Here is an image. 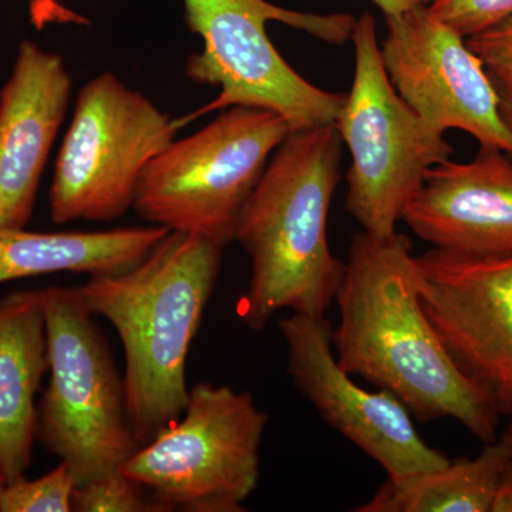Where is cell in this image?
Segmentation results:
<instances>
[{
  "label": "cell",
  "mask_w": 512,
  "mask_h": 512,
  "mask_svg": "<svg viewBox=\"0 0 512 512\" xmlns=\"http://www.w3.org/2000/svg\"><path fill=\"white\" fill-rule=\"evenodd\" d=\"M350 40L355 76L333 123L352 158L346 211L367 234L390 237L427 173L450 160L454 148L394 89L370 13L356 19Z\"/></svg>",
  "instance_id": "7"
},
{
  "label": "cell",
  "mask_w": 512,
  "mask_h": 512,
  "mask_svg": "<svg viewBox=\"0 0 512 512\" xmlns=\"http://www.w3.org/2000/svg\"><path fill=\"white\" fill-rule=\"evenodd\" d=\"M170 232L158 225L94 232L0 228V284L56 272L120 274L143 262Z\"/></svg>",
  "instance_id": "16"
},
{
  "label": "cell",
  "mask_w": 512,
  "mask_h": 512,
  "mask_svg": "<svg viewBox=\"0 0 512 512\" xmlns=\"http://www.w3.org/2000/svg\"><path fill=\"white\" fill-rule=\"evenodd\" d=\"M493 512H512V458L505 470L503 483L498 491Z\"/></svg>",
  "instance_id": "23"
},
{
  "label": "cell",
  "mask_w": 512,
  "mask_h": 512,
  "mask_svg": "<svg viewBox=\"0 0 512 512\" xmlns=\"http://www.w3.org/2000/svg\"><path fill=\"white\" fill-rule=\"evenodd\" d=\"M177 120L147 96L100 73L79 96L49 191L55 224L107 222L133 208L146 165L174 140Z\"/></svg>",
  "instance_id": "9"
},
{
  "label": "cell",
  "mask_w": 512,
  "mask_h": 512,
  "mask_svg": "<svg viewBox=\"0 0 512 512\" xmlns=\"http://www.w3.org/2000/svg\"><path fill=\"white\" fill-rule=\"evenodd\" d=\"M508 419H510V421H508L507 427H505V430L503 433H501V436H498V439L503 441L505 446L510 448L512 451V416L508 417Z\"/></svg>",
  "instance_id": "24"
},
{
  "label": "cell",
  "mask_w": 512,
  "mask_h": 512,
  "mask_svg": "<svg viewBox=\"0 0 512 512\" xmlns=\"http://www.w3.org/2000/svg\"><path fill=\"white\" fill-rule=\"evenodd\" d=\"M73 511L77 512H168L144 485L121 470L111 471L83 485L73 494Z\"/></svg>",
  "instance_id": "18"
},
{
  "label": "cell",
  "mask_w": 512,
  "mask_h": 512,
  "mask_svg": "<svg viewBox=\"0 0 512 512\" xmlns=\"http://www.w3.org/2000/svg\"><path fill=\"white\" fill-rule=\"evenodd\" d=\"M74 490L76 480L72 471L60 461L36 480L23 476L6 483L0 493V512H70Z\"/></svg>",
  "instance_id": "19"
},
{
  "label": "cell",
  "mask_w": 512,
  "mask_h": 512,
  "mask_svg": "<svg viewBox=\"0 0 512 512\" xmlns=\"http://www.w3.org/2000/svg\"><path fill=\"white\" fill-rule=\"evenodd\" d=\"M335 302L330 339L345 372L393 394L423 423L454 419L485 444L498 439L494 400L461 372L421 306L409 238L356 232Z\"/></svg>",
  "instance_id": "1"
},
{
  "label": "cell",
  "mask_w": 512,
  "mask_h": 512,
  "mask_svg": "<svg viewBox=\"0 0 512 512\" xmlns=\"http://www.w3.org/2000/svg\"><path fill=\"white\" fill-rule=\"evenodd\" d=\"M289 133L272 111L229 107L197 133L174 138L146 165L133 210L150 225L227 247L266 165Z\"/></svg>",
  "instance_id": "6"
},
{
  "label": "cell",
  "mask_w": 512,
  "mask_h": 512,
  "mask_svg": "<svg viewBox=\"0 0 512 512\" xmlns=\"http://www.w3.org/2000/svg\"><path fill=\"white\" fill-rule=\"evenodd\" d=\"M49 349L42 289L0 299V474L25 476L36 441L37 404Z\"/></svg>",
  "instance_id": "15"
},
{
  "label": "cell",
  "mask_w": 512,
  "mask_h": 512,
  "mask_svg": "<svg viewBox=\"0 0 512 512\" xmlns=\"http://www.w3.org/2000/svg\"><path fill=\"white\" fill-rule=\"evenodd\" d=\"M466 40L483 63L497 97L500 119L512 137V16Z\"/></svg>",
  "instance_id": "20"
},
{
  "label": "cell",
  "mask_w": 512,
  "mask_h": 512,
  "mask_svg": "<svg viewBox=\"0 0 512 512\" xmlns=\"http://www.w3.org/2000/svg\"><path fill=\"white\" fill-rule=\"evenodd\" d=\"M222 249L197 235L170 232L134 268L92 276L76 288L87 309L119 335L128 417L141 447L187 407L188 352L217 286Z\"/></svg>",
  "instance_id": "2"
},
{
  "label": "cell",
  "mask_w": 512,
  "mask_h": 512,
  "mask_svg": "<svg viewBox=\"0 0 512 512\" xmlns=\"http://www.w3.org/2000/svg\"><path fill=\"white\" fill-rule=\"evenodd\" d=\"M384 20V69L407 106L441 133L461 130L480 146L512 156L493 86L466 37L434 18L427 6Z\"/></svg>",
  "instance_id": "10"
},
{
  "label": "cell",
  "mask_w": 512,
  "mask_h": 512,
  "mask_svg": "<svg viewBox=\"0 0 512 512\" xmlns=\"http://www.w3.org/2000/svg\"><path fill=\"white\" fill-rule=\"evenodd\" d=\"M278 325L298 392L329 427L377 461L387 478L417 476L450 463L424 443L397 397L386 390L367 392L340 367L325 318L292 313Z\"/></svg>",
  "instance_id": "11"
},
{
  "label": "cell",
  "mask_w": 512,
  "mask_h": 512,
  "mask_svg": "<svg viewBox=\"0 0 512 512\" xmlns=\"http://www.w3.org/2000/svg\"><path fill=\"white\" fill-rule=\"evenodd\" d=\"M188 29L200 36L184 73L192 83L220 87V96L195 116L229 107H256L278 114L289 130L335 123L346 94L328 92L286 62L266 33L279 22L332 45H345L356 19L348 13L316 15L281 8L268 0H183Z\"/></svg>",
  "instance_id": "4"
},
{
  "label": "cell",
  "mask_w": 512,
  "mask_h": 512,
  "mask_svg": "<svg viewBox=\"0 0 512 512\" xmlns=\"http://www.w3.org/2000/svg\"><path fill=\"white\" fill-rule=\"evenodd\" d=\"M372 2L382 10L384 18H387V16H397L420 6H429L431 0H372Z\"/></svg>",
  "instance_id": "22"
},
{
  "label": "cell",
  "mask_w": 512,
  "mask_h": 512,
  "mask_svg": "<svg viewBox=\"0 0 512 512\" xmlns=\"http://www.w3.org/2000/svg\"><path fill=\"white\" fill-rule=\"evenodd\" d=\"M72 89L62 56L32 40L20 42L0 89V228H25L32 218Z\"/></svg>",
  "instance_id": "13"
},
{
  "label": "cell",
  "mask_w": 512,
  "mask_h": 512,
  "mask_svg": "<svg viewBox=\"0 0 512 512\" xmlns=\"http://www.w3.org/2000/svg\"><path fill=\"white\" fill-rule=\"evenodd\" d=\"M268 421L251 393L197 383L180 419L120 470L170 511L239 512L258 487Z\"/></svg>",
  "instance_id": "8"
},
{
  "label": "cell",
  "mask_w": 512,
  "mask_h": 512,
  "mask_svg": "<svg viewBox=\"0 0 512 512\" xmlns=\"http://www.w3.org/2000/svg\"><path fill=\"white\" fill-rule=\"evenodd\" d=\"M402 220L434 249L467 258L512 255V156L480 146L467 163L431 168Z\"/></svg>",
  "instance_id": "14"
},
{
  "label": "cell",
  "mask_w": 512,
  "mask_h": 512,
  "mask_svg": "<svg viewBox=\"0 0 512 512\" xmlns=\"http://www.w3.org/2000/svg\"><path fill=\"white\" fill-rule=\"evenodd\" d=\"M416 258L420 302L461 372L512 416V255Z\"/></svg>",
  "instance_id": "12"
},
{
  "label": "cell",
  "mask_w": 512,
  "mask_h": 512,
  "mask_svg": "<svg viewBox=\"0 0 512 512\" xmlns=\"http://www.w3.org/2000/svg\"><path fill=\"white\" fill-rule=\"evenodd\" d=\"M427 9L468 39L510 18L512 0H431Z\"/></svg>",
  "instance_id": "21"
},
{
  "label": "cell",
  "mask_w": 512,
  "mask_h": 512,
  "mask_svg": "<svg viewBox=\"0 0 512 512\" xmlns=\"http://www.w3.org/2000/svg\"><path fill=\"white\" fill-rule=\"evenodd\" d=\"M5 485H6L5 477H3L2 474H0V493H2L3 487H5Z\"/></svg>",
  "instance_id": "25"
},
{
  "label": "cell",
  "mask_w": 512,
  "mask_h": 512,
  "mask_svg": "<svg viewBox=\"0 0 512 512\" xmlns=\"http://www.w3.org/2000/svg\"><path fill=\"white\" fill-rule=\"evenodd\" d=\"M512 451L497 439L480 456L417 476L387 478L355 512H493Z\"/></svg>",
  "instance_id": "17"
},
{
  "label": "cell",
  "mask_w": 512,
  "mask_h": 512,
  "mask_svg": "<svg viewBox=\"0 0 512 512\" xmlns=\"http://www.w3.org/2000/svg\"><path fill=\"white\" fill-rule=\"evenodd\" d=\"M50 379L37 404L36 440L77 485L121 466L140 448L126 386L94 315L76 288L42 289Z\"/></svg>",
  "instance_id": "5"
},
{
  "label": "cell",
  "mask_w": 512,
  "mask_h": 512,
  "mask_svg": "<svg viewBox=\"0 0 512 512\" xmlns=\"http://www.w3.org/2000/svg\"><path fill=\"white\" fill-rule=\"evenodd\" d=\"M335 124L291 131L276 148L239 218L234 241L251 261L238 315L265 329L282 309L325 318L346 264L332 254L328 217L340 181Z\"/></svg>",
  "instance_id": "3"
}]
</instances>
